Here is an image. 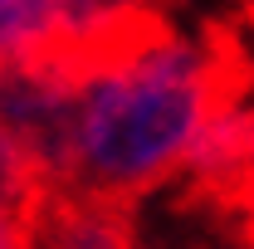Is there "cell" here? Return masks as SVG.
Segmentation results:
<instances>
[{"mask_svg": "<svg viewBox=\"0 0 254 249\" xmlns=\"http://www.w3.org/2000/svg\"><path fill=\"white\" fill-rule=\"evenodd\" d=\"M49 54L68 59V0H0V68Z\"/></svg>", "mask_w": 254, "mask_h": 249, "instance_id": "cell-5", "label": "cell"}, {"mask_svg": "<svg viewBox=\"0 0 254 249\" xmlns=\"http://www.w3.org/2000/svg\"><path fill=\"white\" fill-rule=\"evenodd\" d=\"M210 210H215V215L235 230V240H240L245 249H254V161L240 171V181L225 190Z\"/></svg>", "mask_w": 254, "mask_h": 249, "instance_id": "cell-7", "label": "cell"}, {"mask_svg": "<svg viewBox=\"0 0 254 249\" xmlns=\"http://www.w3.org/2000/svg\"><path fill=\"white\" fill-rule=\"evenodd\" d=\"M250 161H254V78H245L210 108V118L195 132L186 166H181L186 195L200 205H215Z\"/></svg>", "mask_w": 254, "mask_h": 249, "instance_id": "cell-3", "label": "cell"}, {"mask_svg": "<svg viewBox=\"0 0 254 249\" xmlns=\"http://www.w3.org/2000/svg\"><path fill=\"white\" fill-rule=\"evenodd\" d=\"M245 78V59L220 39L181 34L166 20L83 59L64 186L123 205L171 186L210 108Z\"/></svg>", "mask_w": 254, "mask_h": 249, "instance_id": "cell-1", "label": "cell"}, {"mask_svg": "<svg viewBox=\"0 0 254 249\" xmlns=\"http://www.w3.org/2000/svg\"><path fill=\"white\" fill-rule=\"evenodd\" d=\"M39 190H44V181L34 176L30 156L20 152L10 127L0 123V210H30Z\"/></svg>", "mask_w": 254, "mask_h": 249, "instance_id": "cell-6", "label": "cell"}, {"mask_svg": "<svg viewBox=\"0 0 254 249\" xmlns=\"http://www.w3.org/2000/svg\"><path fill=\"white\" fill-rule=\"evenodd\" d=\"M34 249H137L132 205L78 186H44L30 205Z\"/></svg>", "mask_w": 254, "mask_h": 249, "instance_id": "cell-4", "label": "cell"}, {"mask_svg": "<svg viewBox=\"0 0 254 249\" xmlns=\"http://www.w3.org/2000/svg\"><path fill=\"white\" fill-rule=\"evenodd\" d=\"M73 88H78V63L59 54L0 68V123L10 127V137L20 142L44 186H64Z\"/></svg>", "mask_w": 254, "mask_h": 249, "instance_id": "cell-2", "label": "cell"}]
</instances>
